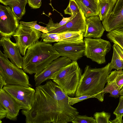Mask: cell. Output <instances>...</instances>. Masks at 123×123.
I'll use <instances>...</instances> for the list:
<instances>
[{"mask_svg":"<svg viewBox=\"0 0 123 123\" xmlns=\"http://www.w3.org/2000/svg\"><path fill=\"white\" fill-rule=\"evenodd\" d=\"M109 76L116 83L119 89L123 86V70L111 71Z\"/></svg>","mask_w":123,"mask_h":123,"instance_id":"cell-26","label":"cell"},{"mask_svg":"<svg viewBox=\"0 0 123 123\" xmlns=\"http://www.w3.org/2000/svg\"><path fill=\"white\" fill-rule=\"evenodd\" d=\"M0 75L7 84L32 87L29 77L23 70L12 63L0 50Z\"/></svg>","mask_w":123,"mask_h":123,"instance_id":"cell-5","label":"cell"},{"mask_svg":"<svg viewBox=\"0 0 123 123\" xmlns=\"http://www.w3.org/2000/svg\"><path fill=\"white\" fill-rule=\"evenodd\" d=\"M109 66L110 63L105 66L99 68H93L90 66L86 65L81 76L75 97L86 94L94 95L99 101L103 102L104 87L111 72Z\"/></svg>","mask_w":123,"mask_h":123,"instance_id":"cell-3","label":"cell"},{"mask_svg":"<svg viewBox=\"0 0 123 123\" xmlns=\"http://www.w3.org/2000/svg\"><path fill=\"white\" fill-rule=\"evenodd\" d=\"M95 98V95L90 94H86L78 97H69L68 100V103L71 105H73L79 102L85 100L90 98Z\"/></svg>","mask_w":123,"mask_h":123,"instance_id":"cell-32","label":"cell"},{"mask_svg":"<svg viewBox=\"0 0 123 123\" xmlns=\"http://www.w3.org/2000/svg\"><path fill=\"white\" fill-rule=\"evenodd\" d=\"M53 46L60 56L66 57L72 61H77L84 55L85 46L84 39L77 41L59 42Z\"/></svg>","mask_w":123,"mask_h":123,"instance_id":"cell-10","label":"cell"},{"mask_svg":"<svg viewBox=\"0 0 123 123\" xmlns=\"http://www.w3.org/2000/svg\"><path fill=\"white\" fill-rule=\"evenodd\" d=\"M86 18L98 16L99 0H75Z\"/></svg>","mask_w":123,"mask_h":123,"instance_id":"cell-17","label":"cell"},{"mask_svg":"<svg viewBox=\"0 0 123 123\" xmlns=\"http://www.w3.org/2000/svg\"><path fill=\"white\" fill-rule=\"evenodd\" d=\"M116 116V118L113 120H109V123H123L122 117L123 116V96L119 97L118 105L113 112Z\"/></svg>","mask_w":123,"mask_h":123,"instance_id":"cell-24","label":"cell"},{"mask_svg":"<svg viewBox=\"0 0 123 123\" xmlns=\"http://www.w3.org/2000/svg\"><path fill=\"white\" fill-rule=\"evenodd\" d=\"M75 16L71 15L69 17H63L62 20L59 23H55L53 22L52 18H51L49 19V22L47 24H45L42 22H41V23L46 25V27L49 32L50 31L64 25Z\"/></svg>","mask_w":123,"mask_h":123,"instance_id":"cell-25","label":"cell"},{"mask_svg":"<svg viewBox=\"0 0 123 123\" xmlns=\"http://www.w3.org/2000/svg\"><path fill=\"white\" fill-rule=\"evenodd\" d=\"M98 16H92L86 18V27L84 33L85 38H101L105 30Z\"/></svg>","mask_w":123,"mask_h":123,"instance_id":"cell-16","label":"cell"},{"mask_svg":"<svg viewBox=\"0 0 123 123\" xmlns=\"http://www.w3.org/2000/svg\"><path fill=\"white\" fill-rule=\"evenodd\" d=\"M7 85L4 78L0 75V89L3 88L4 86Z\"/></svg>","mask_w":123,"mask_h":123,"instance_id":"cell-35","label":"cell"},{"mask_svg":"<svg viewBox=\"0 0 123 123\" xmlns=\"http://www.w3.org/2000/svg\"><path fill=\"white\" fill-rule=\"evenodd\" d=\"M84 33L81 31H69L59 33L61 41H74L83 40Z\"/></svg>","mask_w":123,"mask_h":123,"instance_id":"cell-23","label":"cell"},{"mask_svg":"<svg viewBox=\"0 0 123 123\" xmlns=\"http://www.w3.org/2000/svg\"><path fill=\"white\" fill-rule=\"evenodd\" d=\"M111 115L110 113L103 111L100 112L95 113L93 117L96 120V123H109V120Z\"/></svg>","mask_w":123,"mask_h":123,"instance_id":"cell-28","label":"cell"},{"mask_svg":"<svg viewBox=\"0 0 123 123\" xmlns=\"http://www.w3.org/2000/svg\"><path fill=\"white\" fill-rule=\"evenodd\" d=\"M0 2L5 6L11 7L19 20L25 14V7L28 0H0Z\"/></svg>","mask_w":123,"mask_h":123,"instance_id":"cell-18","label":"cell"},{"mask_svg":"<svg viewBox=\"0 0 123 123\" xmlns=\"http://www.w3.org/2000/svg\"><path fill=\"white\" fill-rule=\"evenodd\" d=\"M72 122L73 123H96L94 117L79 114L75 117Z\"/></svg>","mask_w":123,"mask_h":123,"instance_id":"cell-30","label":"cell"},{"mask_svg":"<svg viewBox=\"0 0 123 123\" xmlns=\"http://www.w3.org/2000/svg\"><path fill=\"white\" fill-rule=\"evenodd\" d=\"M3 89L22 107V110H29L34 103L36 91L31 87L19 85L7 84Z\"/></svg>","mask_w":123,"mask_h":123,"instance_id":"cell-8","label":"cell"},{"mask_svg":"<svg viewBox=\"0 0 123 123\" xmlns=\"http://www.w3.org/2000/svg\"><path fill=\"white\" fill-rule=\"evenodd\" d=\"M41 38L43 42L47 43L58 42L60 40L59 33H42Z\"/></svg>","mask_w":123,"mask_h":123,"instance_id":"cell-29","label":"cell"},{"mask_svg":"<svg viewBox=\"0 0 123 123\" xmlns=\"http://www.w3.org/2000/svg\"><path fill=\"white\" fill-rule=\"evenodd\" d=\"M42 34L39 31L20 24L12 36L21 55L24 56L27 49L39 41Z\"/></svg>","mask_w":123,"mask_h":123,"instance_id":"cell-7","label":"cell"},{"mask_svg":"<svg viewBox=\"0 0 123 123\" xmlns=\"http://www.w3.org/2000/svg\"><path fill=\"white\" fill-rule=\"evenodd\" d=\"M20 24L25 25L28 26L33 28L43 33H48V31L46 27L41 26L37 23V21H35L31 22H25L20 21Z\"/></svg>","mask_w":123,"mask_h":123,"instance_id":"cell-31","label":"cell"},{"mask_svg":"<svg viewBox=\"0 0 123 123\" xmlns=\"http://www.w3.org/2000/svg\"><path fill=\"white\" fill-rule=\"evenodd\" d=\"M120 92L121 95L123 96V86L122 87Z\"/></svg>","mask_w":123,"mask_h":123,"instance_id":"cell-36","label":"cell"},{"mask_svg":"<svg viewBox=\"0 0 123 123\" xmlns=\"http://www.w3.org/2000/svg\"><path fill=\"white\" fill-rule=\"evenodd\" d=\"M102 21L105 30L108 32L123 28V0H117L111 13Z\"/></svg>","mask_w":123,"mask_h":123,"instance_id":"cell-12","label":"cell"},{"mask_svg":"<svg viewBox=\"0 0 123 123\" xmlns=\"http://www.w3.org/2000/svg\"><path fill=\"white\" fill-rule=\"evenodd\" d=\"M80 10L75 0H69L68 5L64 10V12L65 14H68L71 16H75L80 11Z\"/></svg>","mask_w":123,"mask_h":123,"instance_id":"cell-27","label":"cell"},{"mask_svg":"<svg viewBox=\"0 0 123 123\" xmlns=\"http://www.w3.org/2000/svg\"><path fill=\"white\" fill-rule=\"evenodd\" d=\"M84 55L99 64L106 63L105 57L111 49L110 42L101 38H85Z\"/></svg>","mask_w":123,"mask_h":123,"instance_id":"cell-6","label":"cell"},{"mask_svg":"<svg viewBox=\"0 0 123 123\" xmlns=\"http://www.w3.org/2000/svg\"><path fill=\"white\" fill-rule=\"evenodd\" d=\"M117 0H99L98 16L102 21L111 13Z\"/></svg>","mask_w":123,"mask_h":123,"instance_id":"cell-20","label":"cell"},{"mask_svg":"<svg viewBox=\"0 0 123 123\" xmlns=\"http://www.w3.org/2000/svg\"><path fill=\"white\" fill-rule=\"evenodd\" d=\"M106 36L111 42L117 44L123 50V28L109 31Z\"/></svg>","mask_w":123,"mask_h":123,"instance_id":"cell-21","label":"cell"},{"mask_svg":"<svg viewBox=\"0 0 123 123\" xmlns=\"http://www.w3.org/2000/svg\"><path fill=\"white\" fill-rule=\"evenodd\" d=\"M77 61L71 62L57 72L50 79L61 88L69 97H74L82 75Z\"/></svg>","mask_w":123,"mask_h":123,"instance_id":"cell-4","label":"cell"},{"mask_svg":"<svg viewBox=\"0 0 123 123\" xmlns=\"http://www.w3.org/2000/svg\"><path fill=\"white\" fill-rule=\"evenodd\" d=\"M49 64L42 71L34 76V80L36 86L50 78L57 72L63 67L72 62L67 57L61 56Z\"/></svg>","mask_w":123,"mask_h":123,"instance_id":"cell-11","label":"cell"},{"mask_svg":"<svg viewBox=\"0 0 123 123\" xmlns=\"http://www.w3.org/2000/svg\"><path fill=\"white\" fill-rule=\"evenodd\" d=\"M0 44L3 47L4 54L10 62L19 68L22 69L23 58L16 43L12 42L9 37H2Z\"/></svg>","mask_w":123,"mask_h":123,"instance_id":"cell-13","label":"cell"},{"mask_svg":"<svg viewBox=\"0 0 123 123\" xmlns=\"http://www.w3.org/2000/svg\"><path fill=\"white\" fill-rule=\"evenodd\" d=\"M60 56L51 43L38 41L27 49L23 57V69L30 74H38Z\"/></svg>","mask_w":123,"mask_h":123,"instance_id":"cell-2","label":"cell"},{"mask_svg":"<svg viewBox=\"0 0 123 123\" xmlns=\"http://www.w3.org/2000/svg\"><path fill=\"white\" fill-rule=\"evenodd\" d=\"M107 85L103 90L104 93H110V97H114L115 98H118L120 95V91L116 83L109 76H108Z\"/></svg>","mask_w":123,"mask_h":123,"instance_id":"cell-22","label":"cell"},{"mask_svg":"<svg viewBox=\"0 0 123 123\" xmlns=\"http://www.w3.org/2000/svg\"><path fill=\"white\" fill-rule=\"evenodd\" d=\"M19 21L11 7L0 5L1 37L11 38L19 25Z\"/></svg>","mask_w":123,"mask_h":123,"instance_id":"cell-9","label":"cell"},{"mask_svg":"<svg viewBox=\"0 0 123 123\" xmlns=\"http://www.w3.org/2000/svg\"><path fill=\"white\" fill-rule=\"evenodd\" d=\"M7 111L0 104V119L1 120L6 117L7 115Z\"/></svg>","mask_w":123,"mask_h":123,"instance_id":"cell-34","label":"cell"},{"mask_svg":"<svg viewBox=\"0 0 123 123\" xmlns=\"http://www.w3.org/2000/svg\"><path fill=\"white\" fill-rule=\"evenodd\" d=\"M42 0H28V3L31 9H36L40 8L42 5Z\"/></svg>","mask_w":123,"mask_h":123,"instance_id":"cell-33","label":"cell"},{"mask_svg":"<svg viewBox=\"0 0 123 123\" xmlns=\"http://www.w3.org/2000/svg\"><path fill=\"white\" fill-rule=\"evenodd\" d=\"M0 104L7 111L6 118L13 121L17 120L22 108L3 88L0 89Z\"/></svg>","mask_w":123,"mask_h":123,"instance_id":"cell-15","label":"cell"},{"mask_svg":"<svg viewBox=\"0 0 123 123\" xmlns=\"http://www.w3.org/2000/svg\"><path fill=\"white\" fill-rule=\"evenodd\" d=\"M113 55L110 63L109 68L111 71L113 69L117 70L123 69V50L118 45L114 43L112 46Z\"/></svg>","mask_w":123,"mask_h":123,"instance_id":"cell-19","label":"cell"},{"mask_svg":"<svg viewBox=\"0 0 123 123\" xmlns=\"http://www.w3.org/2000/svg\"><path fill=\"white\" fill-rule=\"evenodd\" d=\"M86 18L80 9L73 18L64 25L48 32L49 33H59L69 31H81L84 33L86 27Z\"/></svg>","mask_w":123,"mask_h":123,"instance_id":"cell-14","label":"cell"},{"mask_svg":"<svg viewBox=\"0 0 123 123\" xmlns=\"http://www.w3.org/2000/svg\"><path fill=\"white\" fill-rule=\"evenodd\" d=\"M34 104L29 110H22L26 123H67L79 112L69 105V97L51 80L36 86Z\"/></svg>","mask_w":123,"mask_h":123,"instance_id":"cell-1","label":"cell"}]
</instances>
